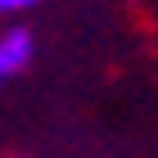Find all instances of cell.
Segmentation results:
<instances>
[{
    "instance_id": "obj_1",
    "label": "cell",
    "mask_w": 158,
    "mask_h": 158,
    "mask_svg": "<svg viewBox=\"0 0 158 158\" xmlns=\"http://www.w3.org/2000/svg\"><path fill=\"white\" fill-rule=\"evenodd\" d=\"M36 59V36H32V27L14 23L0 32V86H9L14 77L27 73V63Z\"/></svg>"
},
{
    "instance_id": "obj_2",
    "label": "cell",
    "mask_w": 158,
    "mask_h": 158,
    "mask_svg": "<svg viewBox=\"0 0 158 158\" xmlns=\"http://www.w3.org/2000/svg\"><path fill=\"white\" fill-rule=\"evenodd\" d=\"M41 0H0V18H18V14H27V9H36Z\"/></svg>"
}]
</instances>
